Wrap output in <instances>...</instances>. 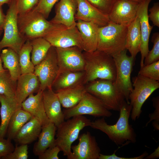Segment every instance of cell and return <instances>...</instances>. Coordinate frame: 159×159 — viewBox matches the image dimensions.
<instances>
[{
    "mask_svg": "<svg viewBox=\"0 0 159 159\" xmlns=\"http://www.w3.org/2000/svg\"><path fill=\"white\" fill-rule=\"evenodd\" d=\"M132 108L130 104L125 100L120 107L119 118L115 124H108L105 117H102L92 122L90 126L105 133L117 145L124 146L134 143L136 140V135L129 122Z\"/></svg>",
    "mask_w": 159,
    "mask_h": 159,
    "instance_id": "6da1fadb",
    "label": "cell"
},
{
    "mask_svg": "<svg viewBox=\"0 0 159 159\" xmlns=\"http://www.w3.org/2000/svg\"><path fill=\"white\" fill-rule=\"evenodd\" d=\"M83 53L85 59L84 85L97 79L115 81L116 68L112 57L98 50Z\"/></svg>",
    "mask_w": 159,
    "mask_h": 159,
    "instance_id": "7a4b0ae2",
    "label": "cell"
},
{
    "mask_svg": "<svg viewBox=\"0 0 159 159\" xmlns=\"http://www.w3.org/2000/svg\"><path fill=\"white\" fill-rule=\"evenodd\" d=\"M42 14L33 9L22 15H18L19 32L25 40L44 37L52 32L66 27L63 25L48 21Z\"/></svg>",
    "mask_w": 159,
    "mask_h": 159,
    "instance_id": "3957f363",
    "label": "cell"
},
{
    "mask_svg": "<svg viewBox=\"0 0 159 159\" xmlns=\"http://www.w3.org/2000/svg\"><path fill=\"white\" fill-rule=\"evenodd\" d=\"M127 26L110 21L99 27L97 50L112 57L126 49Z\"/></svg>",
    "mask_w": 159,
    "mask_h": 159,
    "instance_id": "277c9868",
    "label": "cell"
},
{
    "mask_svg": "<svg viewBox=\"0 0 159 159\" xmlns=\"http://www.w3.org/2000/svg\"><path fill=\"white\" fill-rule=\"evenodd\" d=\"M91 122L84 115L76 116L64 120L57 127L56 145L67 159H71L72 145L78 138L80 131L85 127L90 126Z\"/></svg>",
    "mask_w": 159,
    "mask_h": 159,
    "instance_id": "5b68a950",
    "label": "cell"
},
{
    "mask_svg": "<svg viewBox=\"0 0 159 159\" xmlns=\"http://www.w3.org/2000/svg\"><path fill=\"white\" fill-rule=\"evenodd\" d=\"M85 85L86 92L100 100L108 110L119 111L125 100L116 87L114 81L97 79Z\"/></svg>",
    "mask_w": 159,
    "mask_h": 159,
    "instance_id": "8992f818",
    "label": "cell"
},
{
    "mask_svg": "<svg viewBox=\"0 0 159 159\" xmlns=\"http://www.w3.org/2000/svg\"><path fill=\"white\" fill-rule=\"evenodd\" d=\"M133 90L129 96L132 106L131 118L133 121L141 114L142 106L151 94L159 88V81L138 74L132 78Z\"/></svg>",
    "mask_w": 159,
    "mask_h": 159,
    "instance_id": "52a82bcc",
    "label": "cell"
},
{
    "mask_svg": "<svg viewBox=\"0 0 159 159\" xmlns=\"http://www.w3.org/2000/svg\"><path fill=\"white\" fill-rule=\"evenodd\" d=\"M9 5L3 28L4 35L0 41V54L1 49L5 47L10 48L18 54L26 41L19 31L16 0H13Z\"/></svg>",
    "mask_w": 159,
    "mask_h": 159,
    "instance_id": "ba28073f",
    "label": "cell"
},
{
    "mask_svg": "<svg viewBox=\"0 0 159 159\" xmlns=\"http://www.w3.org/2000/svg\"><path fill=\"white\" fill-rule=\"evenodd\" d=\"M126 49L113 57L116 68L114 83L117 89L123 95L128 104H130V95L133 90L131 79L135 59L127 54Z\"/></svg>",
    "mask_w": 159,
    "mask_h": 159,
    "instance_id": "9c48e42d",
    "label": "cell"
},
{
    "mask_svg": "<svg viewBox=\"0 0 159 159\" xmlns=\"http://www.w3.org/2000/svg\"><path fill=\"white\" fill-rule=\"evenodd\" d=\"M65 120L74 116L87 115L95 117H109L112 113L99 99L86 92L75 106L63 110Z\"/></svg>",
    "mask_w": 159,
    "mask_h": 159,
    "instance_id": "30bf717a",
    "label": "cell"
},
{
    "mask_svg": "<svg viewBox=\"0 0 159 159\" xmlns=\"http://www.w3.org/2000/svg\"><path fill=\"white\" fill-rule=\"evenodd\" d=\"M59 70L55 48L51 46L44 59L34 67V73L40 83L39 90L51 88Z\"/></svg>",
    "mask_w": 159,
    "mask_h": 159,
    "instance_id": "8fae6325",
    "label": "cell"
},
{
    "mask_svg": "<svg viewBox=\"0 0 159 159\" xmlns=\"http://www.w3.org/2000/svg\"><path fill=\"white\" fill-rule=\"evenodd\" d=\"M55 48H65L77 47L83 50L80 32L76 26L55 30L44 37Z\"/></svg>",
    "mask_w": 159,
    "mask_h": 159,
    "instance_id": "7c38bea8",
    "label": "cell"
},
{
    "mask_svg": "<svg viewBox=\"0 0 159 159\" xmlns=\"http://www.w3.org/2000/svg\"><path fill=\"white\" fill-rule=\"evenodd\" d=\"M55 48L59 71H84L85 59L82 50L75 46Z\"/></svg>",
    "mask_w": 159,
    "mask_h": 159,
    "instance_id": "4fadbf2b",
    "label": "cell"
},
{
    "mask_svg": "<svg viewBox=\"0 0 159 159\" xmlns=\"http://www.w3.org/2000/svg\"><path fill=\"white\" fill-rule=\"evenodd\" d=\"M140 3L132 0H117L108 16L110 21L127 26L136 18Z\"/></svg>",
    "mask_w": 159,
    "mask_h": 159,
    "instance_id": "5bb4252c",
    "label": "cell"
},
{
    "mask_svg": "<svg viewBox=\"0 0 159 159\" xmlns=\"http://www.w3.org/2000/svg\"><path fill=\"white\" fill-rule=\"evenodd\" d=\"M78 138V144L71 146V159H99L101 150L95 137L87 131Z\"/></svg>",
    "mask_w": 159,
    "mask_h": 159,
    "instance_id": "9a60e30c",
    "label": "cell"
},
{
    "mask_svg": "<svg viewBox=\"0 0 159 159\" xmlns=\"http://www.w3.org/2000/svg\"><path fill=\"white\" fill-rule=\"evenodd\" d=\"M152 0H143L140 3L138 7L137 16L138 18L141 35V40L140 47L141 58L140 68L144 64L145 57L149 52V37L153 26H150L149 21L148 9L149 5Z\"/></svg>",
    "mask_w": 159,
    "mask_h": 159,
    "instance_id": "2e32d148",
    "label": "cell"
},
{
    "mask_svg": "<svg viewBox=\"0 0 159 159\" xmlns=\"http://www.w3.org/2000/svg\"><path fill=\"white\" fill-rule=\"evenodd\" d=\"M43 100L47 117L57 127L65 119L59 100L52 87L43 91Z\"/></svg>",
    "mask_w": 159,
    "mask_h": 159,
    "instance_id": "e0dca14e",
    "label": "cell"
},
{
    "mask_svg": "<svg viewBox=\"0 0 159 159\" xmlns=\"http://www.w3.org/2000/svg\"><path fill=\"white\" fill-rule=\"evenodd\" d=\"M77 7L75 15L76 20L94 23L102 27L110 22L108 16L97 9L87 0H76Z\"/></svg>",
    "mask_w": 159,
    "mask_h": 159,
    "instance_id": "ac0fdd59",
    "label": "cell"
},
{
    "mask_svg": "<svg viewBox=\"0 0 159 159\" xmlns=\"http://www.w3.org/2000/svg\"><path fill=\"white\" fill-rule=\"evenodd\" d=\"M77 7L76 0H60L55 5V14L50 21L70 28L76 26L75 15Z\"/></svg>",
    "mask_w": 159,
    "mask_h": 159,
    "instance_id": "d6986e66",
    "label": "cell"
},
{
    "mask_svg": "<svg viewBox=\"0 0 159 159\" xmlns=\"http://www.w3.org/2000/svg\"><path fill=\"white\" fill-rule=\"evenodd\" d=\"M77 21L76 26L80 34L83 50L91 52L97 50L100 27L92 23Z\"/></svg>",
    "mask_w": 159,
    "mask_h": 159,
    "instance_id": "ffe728a7",
    "label": "cell"
},
{
    "mask_svg": "<svg viewBox=\"0 0 159 159\" xmlns=\"http://www.w3.org/2000/svg\"><path fill=\"white\" fill-rule=\"evenodd\" d=\"M16 85V99L18 103H21L31 94L39 90L40 83L34 73L21 74L18 78Z\"/></svg>",
    "mask_w": 159,
    "mask_h": 159,
    "instance_id": "44dd1931",
    "label": "cell"
},
{
    "mask_svg": "<svg viewBox=\"0 0 159 159\" xmlns=\"http://www.w3.org/2000/svg\"><path fill=\"white\" fill-rule=\"evenodd\" d=\"M21 108L38 119L42 126L50 121L46 114L43 100V91L39 90L37 94H30L21 104Z\"/></svg>",
    "mask_w": 159,
    "mask_h": 159,
    "instance_id": "7402d4cb",
    "label": "cell"
},
{
    "mask_svg": "<svg viewBox=\"0 0 159 159\" xmlns=\"http://www.w3.org/2000/svg\"><path fill=\"white\" fill-rule=\"evenodd\" d=\"M84 76V71L60 70L52 88L54 91L57 92L83 84Z\"/></svg>",
    "mask_w": 159,
    "mask_h": 159,
    "instance_id": "603a6c76",
    "label": "cell"
},
{
    "mask_svg": "<svg viewBox=\"0 0 159 159\" xmlns=\"http://www.w3.org/2000/svg\"><path fill=\"white\" fill-rule=\"evenodd\" d=\"M0 138H4L6 135L9 121L14 113L18 109L21 108V105L17 102L16 99H11L0 94Z\"/></svg>",
    "mask_w": 159,
    "mask_h": 159,
    "instance_id": "cb8c5ba5",
    "label": "cell"
},
{
    "mask_svg": "<svg viewBox=\"0 0 159 159\" xmlns=\"http://www.w3.org/2000/svg\"><path fill=\"white\" fill-rule=\"evenodd\" d=\"M42 126L40 122L33 117L23 126L13 140L19 145L30 144L38 138Z\"/></svg>",
    "mask_w": 159,
    "mask_h": 159,
    "instance_id": "d4e9b609",
    "label": "cell"
},
{
    "mask_svg": "<svg viewBox=\"0 0 159 159\" xmlns=\"http://www.w3.org/2000/svg\"><path fill=\"white\" fill-rule=\"evenodd\" d=\"M57 127L52 122L42 125L38 140L33 146V151L36 156H38L47 148L56 146L55 136Z\"/></svg>",
    "mask_w": 159,
    "mask_h": 159,
    "instance_id": "484cf974",
    "label": "cell"
},
{
    "mask_svg": "<svg viewBox=\"0 0 159 159\" xmlns=\"http://www.w3.org/2000/svg\"><path fill=\"white\" fill-rule=\"evenodd\" d=\"M141 40L140 22L136 16L134 20L127 26L125 45V49L134 59L140 52Z\"/></svg>",
    "mask_w": 159,
    "mask_h": 159,
    "instance_id": "4316f807",
    "label": "cell"
},
{
    "mask_svg": "<svg viewBox=\"0 0 159 159\" xmlns=\"http://www.w3.org/2000/svg\"><path fill=\"white\" fill-rule=\"evenodd\" d=\"M86 92L85 85L82 84L56 93L62 106L67 109L72 108L76 105L81 100Z\"/></svg>",
    "mask_w": 159,
    "mask_h": 159,
    "instance_id": "83f0119b",
    "label": "cell"
},
{
    "mask_svg": "<svg viewBox=\"0 0 159 159\" xmlns=\"http://www.w3.org/2000/svg\"><path fill=\"white\" fill-rule=\"evenodd\" d=\"M0 57L4 67L7 69L12 79L17 81L21 74L18 54L12 49L8 48L2 50Z\"/></svg>",
    "mask_w": 159,
    "mask_h": 159,
    "instance_id": "f1b7e54d",
    "label": "cell"
},
{
    "mask_svg": "<svg viewBox=\"0 0 159 159\" xmlns=\"http://www.w3.org/2000/svg\"><path fill=\"white\" fill-rule=\"evenodd\" d=\"M33 117L22 108L17 110L9 121L6 135L7 138L13 140L23 126Z\"/></svg>",
    "mask_w": 159,
    "mask_h": 159,
    "instance_id": "f546056e",
    "label": "cell"
},
{
    "mask_svg": "<svg viewBox=\"0 0 159 159\" xmlns=\"http://www.w3.org/2000/svg\"><path fill=\"white\" fill-rule=\"evenodd\" d=\"M30 43L32 48L31 60L35 66L44 59L52 46L43 37L33 39L30 41Z\"/></svg>",
    "mask_w": 159,
    "mask_h": 159,
    "instance_id": "4dcf8cb0",
    "label": "cell"
},
{
    "mask_svg": "<svg viewBox=\"0 0 159 159\" xmlns=\"http://www.w3.org/2000/svg\"><path fill=\"white\" fill-rule=\"evenodd\" d=\"M32 49L30 41L26 40L18 54L21 74L34 73L35 66L30 57Z\"/></svg>",
    "mask_w": 159,
    "mask_h": 159,
    "instance_id": "1f68e13d",
    "label": "cell"
},
{
    "mask_svg": "<svg viewBox=\"0 0 159 159\" xmlns=\"http://www.w3.org/2000/svg\"><path fill=\"white\" fill-rule=\"evenodd\" d=\"M16 82L12 79L7 70L0 72V94L16 99Z\"/></svg>",
    "mask_w": 159,
    "mask_h": 159,
    "instance_id": "d6a6232c",
    "label": "cell"
},
{
    "mask_svg": "<svg viewBox=\"0 0 159 159\" xmlns=\"http://www.w3.org/2000/svg\"><path fill=\"white\" fill-rule=\"evenodd\" d=\"M152 42L153 44V47L151 51H149L145 57L143 66L159 61V32H157L153 34L152 38Z\"/></svg>",
    "mask_w": 159,
    "mask_h": 159,
    "instance_id": "836d02e7",
    "label": "cell"
},
{
    "mask_svg": "<svg viewBox=\"0 0 159 159\" xmlns=\"http://www.w3.org/2000/svg\"><path fill=\"white\" fill-rule=\"evenodd\" d=\"M138 74L159 81V61L140 68Z\"/></svg>",
    "mask_w": 159,
    "mask_h": 159,
    "instance_id": "e575fe53",
    "label": "cell"
},
{
    "mask_svg": "<svg viewBox=\"0 0 159 159\" xmlns=\"http://www.w3.org/2000/svg\"><path fill=\"white\" fill-rule=\"evenodd\" d=\"M87 0L100 11L108 16L117 0Z\"/></svg>",
    "mask_w": 159,
    "mask_h": 159,
    "instance_id": "d590c367",
    "label": "cell"
},
{
    "mask_svg": "<svg viewBox=\"0 0 159 159\" xmlns=\"http://www.w3.org/2000/svg\"><path fill=\"white\" fill-rule=\"evenodd\" d=\"M59 0H39L37 4L33 9L47 19L53 7Z\"/></svg>",
    "mask_w": 159,
    "mask_h": 159,
    "instance_id": "8d00e7d4",
    "label": "cell"
},
{
    "mask_svg": "<svg viewBox=\"0 0 159 159\" xmlns=\"http://www.w3.org/2000/svg\"><path fill=\"white\" fill-rule=\"evenodd\" d=\"M28 145L21 144L16 146L13 151L3 159H27L28 158Z\"/></svg>",
    "mask_w": 159,
    "mask_h": 159,
    "instance_id": "74e56055",
    "label": "cell"
},
{
    "mask_svg": "<svg viewBox=\"0 0 159 159\" xmlns=\"http://www.w3.org/2000/svg\"><path fill=\"white\" fill-rule=\"evenodd\" d=\"M39 0H16L18 15L24 14L32 10L36 5Z\"/></svg>",
    "mask_w": 159,
    "mask_h": 159,
    "instance_id": "f35d334b",
    "label": "cell"
},
{
    "mask_svg": "<svg viewBox=\"0 0 159 159\" xmlns=\"http://www.w3.org/2000/svg\"><path fill=\"white\" fill-rule=\"evenodd\" d=\"M153 105L155 108L153 113L149 114L150 120L146 124L145 126L152 121H153L152 125L154 129L156 130H159V97L157 96L152 99Z\"/></svg>",
    "mask_w": 159,
    "mask_h": 159,
    "instance_id": "ab89813d",
    "label": "cell"
},
{
    "mask_svg": "<svg viewBox=\"0 0 159 159\" xmlns=\"http://www.w3.org/2000/svg\"><path fill=\"white\" fill-rule=\"evenodd\" d=\"M8 139L0 138V158L5 157L12 152L14 147L11 142Z\"/></svg>",
    "mask_w": 159,
    "mask_h": 159,
    "instance_id": "60d3db41",
    "label": "cell"
},
{
    "mask_svg": "<svg viewBox=\"0 0 159 159\" xmlns=\"http://www.w3.org/2000/svg\"><path fill=\"white\" fill-rule=\"evenodd\" d=\"M61 151L59 148L56 145L47 149L39 155V159H59L58 154Z\"/></svg>",
    "mask_w": 159,
    "mask_h": 159,
    "instance_id": "b9f144b4",
    "label": "cell"
},
{
    "mask_svg": "<svg viewBox=\"0 0 159 159\" xmlns=\"http://www.w3.org/2000/svg\"><path fill=\"white\" fill-rule=\"evenodd\" d=\"M149 19L152 21L153 25L159 27V3H155L149 9Z\"/></svg>",
    "mask_w": 159,
    "mask_h": 159,
    "instance_id": "7bdbcfd3",
    "label": "cell"
},
{
    "mask_svg": "<svg viewBox=\"0 0 159 159\" xmlns=\"http://www.w3.org/2000/svg\"><path fill=\"white\" fill-rule=\"evenodd\" d=\"M148 154V153L145 152L141 155L137 157L125 158L118 156L115 154V152L111 155H105L100 153L99 159H142L147 156Z\"/></svg>",
    "mask_w": 159,
    "mask_h": 159,
    "instance_id": "ee69618b",
    "label": "cell"
},
{
    "mask_svg": "<svg viewBox=\"0 0 159 159\" xmlns=\"http://www.w3.org/2000/svg\"><path fill=\"white\" fill-rule=\"evenodd\" d=\"M6 18V15L3 12L1 6L0 5V28L3 30Z\"/></svg>",
    "mask_w": 159,
    "mask_h": 159,
    "instance_id": "f6af8a7d",
    "label": "cell"
},
{
    "mask_svg": "<svg viewBox=\"0 0 159 159\" xmlns=\"http://www.w3.org/2000/svg\"><path fill=\"white\" fill-rule=\"evenodd\" d=\"M159 157V146L155 149V151L149 155H147L144 158L148 159H153L158 158Z\"/></svg>",
    "mask_w": 159,
    "mask_h": 159,
    "instance_id": "bcb514c9",
    "label": "cell"
},
{
    "mask_svg": "<svg viewBox=\"0 0 159 159\" xmlns=\"http://www.w3.org/2000/svg\"><path fill=\"white\" fill-rule=\"evenodd\" d=\"M13 0H0V5L2 6L4 4H9Z\"/></svg>",
    "mask_w": 159,
    "mask_h": 159,
    "instance_id": "7dc6e473",
    "label": "cell"
},
{
    "mask_svg": "<svg viewBox=\"0 0 159 159\" xmlns=\"http://www.w3.org/2000/svg\"><path fill=\"white\" fill-rule=\"evenodd\" d=\"M2 61L0 57V72L4 71L5 70L2 66Z\"/></svg>",
    "mask_w": 159,
    "mask_h": 159,
    "instance_id": "c3c4849f",
    "label": "cell"
},
{
    "mask_svg": "<svg viewBox=\"0 0 159 159\" xmlns=\"http://www.w3.org/2000/svg\"><path fill=\"white\" fill-rule=\"evenodd\" d=\"M134 1H135L138 2L140 3L142 2L143 0H132Z\"/></svg>",
    "mask_w": 159,
    "mask_h": 159,
    "instance_id": "681fc988",
    "label": "cell"
},
{
    "mask_svg": "<svg viewBox=\"0 0 159 159\" xmlns=\"http://www.w3.org/2000/svg\"><path fill=\"white\" fill-rule=\"evenodd\" d=\"M2 30H3V29H1L0 28V35H1V34L2 33Z\"/></svg>",
    "mask_w": 159,
    "mask_h": 159,
    "instance_id": "f907efd6",
    "label": "cell"
},
{
    "mask_svg": "<svg viewBox=\"0 0 159 159\" xmlns=\"http://www.w3.org/2000/svg\"><path fill=\"white\" fill-rule=\"evenodd\" d=\"M1 159L0 158V159Z\"/></svg>",
    "mask_w": 159,
    "mask_h": 159,
    "instance_id": "816d5d0a",
    "label": "cell"
}]
</instances>
